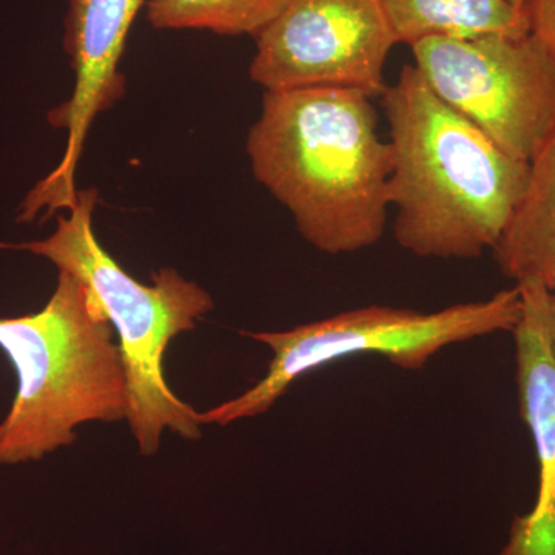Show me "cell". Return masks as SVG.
<instances>
[{
  "instance_id": "obj_2",
  "label": "cell",
  "mask_w": 555,
  "mask_h": 555,
  "mask_svg": "<svg viewBox=\"0 0 555 555\" xmlns=\"http://www.w3.org/2000/svg\"><path fill=\"white\" fill-rule=\"evenodd\" d=\"M379 98L389 126L398 246L438 259L492 251L524 198L529 164L444 104L414 64L404 65Z\"/></svg>"
},
{
  "instance_id": "obj_3",
  "label": "cell",
  "mask_w": 555,
  "mask_h": 555,
  "mask_svg": "<svg viewBox=\"0 0 555 555\" xmlns=\"http://www.w3.org/2000/svg\"><path fill=\"white\" fill-rule=\"evenodd\" d=\"M115 335L90 288L67 272H60L39 312L0 318V349L17 377L0 423V466L69 447L83 423L129 418V382Z\"/></svg>"
},
{
  "instance_id": "obj_1",
  "label": "cell",
  "mask_w": 555,
  "mask_h": 555,
  "mask_svg": "<svg viewBox=\"0 0 555 555\" xmlns=\"http://www.w3.org/2000/svg\"><path fill=\"white\" fill-rule=\"evenodd\" d=\"M372 100L345 89L266 91L248 131L254 177L327 255L356 254L385 235L390 149Z\"/></svg>"
},
{
  "instance_id": "obj_6",
  "label": "cell",
  "mask_w": 555,
  "mask_h": 555,
  "mask_svg": "<svg viewBox=\"0 0 555 555\" xmlns=\"http://www.w3.org/2000/svg\"><path fill=\"white\" fill-rule=\"evenodd\" d=\"M415 67L444 104L529 164L555 129V62L531 35L426 39Z\"/></svg>"
},
{
  "instance_id": "obj_9",
  "label": "cell",
  "mask_w": 555,
  "mask_h": 555,
  "mask_svg": "<svg viewBox=\"0 0 555 555\" xmlns=\"http://www.w3.org/2000/svg\"><path fill=\"white\" fill-rule=\"evenodd\" d=\"M521 310L511 334L516 341L517 392L539 465L534 506L514 518L499 555H555V352L547 309L550 288L535 280L516 283Z\"/></svg>"
},
{
  "instance_id": "obj_13",
  "label": "cell",
  "mask_w": 555,
  "mask_h": 555,
  "mask_svg": "<svg viewBox=\"0 0 555 555\" xmlns=\"http://www.w3.org/2000/svg\"><path fill=\"white\" fill-rule=\"evenodd\" d=\"M524 11L529 33L555 62V0H526Z\"/></svg>"
},
{
  "instance_id": "obj_12",
  "label": "cell",
  "mask_w": 555,
  "mask_h": 555,
  "mask_svg": "<svg viewBox=\"0 0 555 555\" xmlns=\"http://www.w3.org/2000/svg\"><path fill=\"white\" fill-rule=\"evenodd\" d=\"M287 0H147L156 30H199L219 36H254L275 20Z\"/></svg>"
},
{
  "instance_id": "obj_7",
  "label": "cell",
  "mask_w": 555,
  "mask_h": 555,
  "mask_svg": "<svg viewBox=\"0 0 555 555\" xmlns=\"http://www.w3.org/2000/svg\"><path fill=\"white\" fill-rule=\"evenodd\" d=\"M248 75L266 91L358 90L379 98L397 46L379 0H287L257 36Z\"/></svg>"
},
{
  "instance_id": "obj_11",
  "label": "cell",
  "mask_w": 555,
  "mask_h": 555,
  "mask_svg": "<svg viewBox=\"0 0 555 555\" xmlns=\"http://www.w3.org/2000/svg\"><path fill=\"white\" fill-rule=\"evenodd\" d=\"M397 43L412 47L426 39L525 36L524 10L507 0H379Z\"/></svg>"
},
{
  "instance_id": "obj_10",
  "label": "cell",
  "mask_w": 555,
  "mask_h": 555,
  "mask_svg": "<svg viewBox=\"0 0 555 555\" xmlns=\"http://www.w3.org/2000/svg\"><path fill=\"white\" fill-rule=\"evenodd\" d=\"M511 280L555 288V129L529 163L528 188L505 233L492 248Z\"/></svg>"
},
{
  "instance_id": "obj_14",
  "label": "cell",
  "mask_w": 555,
  "mask_h": 555,
  "mask_svg": "<svg viewBox=\"0 0 555 555\" xmlns=\"http://www.w3.org/2000/svg\"><path fill=\"white\" fill-rule=\"evenodd\" d=\"M547 326H550L551 345L555 352V288L550 295V309H547Z\"/></svg>"
},
{
  "instance_id": "obj_15",
  "label": "cell",
  "mask_w": 555,
  "mask_h": 555,
  "mask_svg": "<svg viewBox=\"0 0 555 555\" xmlns=\"http://www.w3.org/2000/svg\"><path fill=\"white\" fill-rule=\"evenodd\" d=\"M507 2L513 3V5L517 7V9L524 10L526 0H507Z\"/></svg>"
},
{
  "instance_id": "obj_4",
  "label": "cell",
  "mask_w": 555,
  "mask_h": 555,
  "mask_svg": "<svg viewBox=\"0 0 555 555\" xmlns=\"http://www.w3.org/2000/svg\"><path fill=\"white\" fill-rule=\"evenodd\" d=\"M96 203V190H82L68 217L57 218L49 238L0 243V248L49 259L60 272L78 278L90 288L119 338L129 382L127 422L131 434L142 455H155L166 430L188 440L201 437L199 412L179 400L167 385L164 356L171 339L193 331L196 320L214 310V299L173 269L153 273L152 286L131 278L94 235L91 217Z\"/></svg>"
},
{
  "instance_id": "obj_8",
  "label": "cell",
  "mask_w": 555,
  "mask_h": 555,
  "mask_svg": "<svg viewBox=\"0 0 555 555\" xmlns=\"http://www.w3.org/2000/svg\"><path fill=\"white\" fill-rule=\"evenodd\" d=\"M147 0H69L65 50L75 73V90L61 107L51 109V126L67 129V144L56 169L25 196L20 222L53 217L78 201L75 177L83 142L94 118L124 96L119 73L127 38Z\"/></svg>"
},
{
  "instance_id": "obj_5",
  "label": "cell",
  "mask_w": 555,
  "mask_h": 555,
  "mask_svg": "<svg viewBox=\"0 0 555 555\" xmlns=\"http://www.w3.org/2000/svg\"><path fill=\"white\" fill-rule=\"evenodd\" d=\"M520 310V291L514 286L437 312L366 306L291 331L244 332L272 350L268 372L241 396L199 412L201 423L225 426L264 414L302 375L345 358L377 353L393 366L420 371L444 347L513 332Z\"/></svg>"
}]
</instances>
